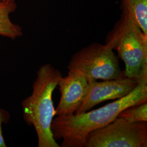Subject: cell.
<instances>
[{
    "label": "cell",
    "instance_id": "2",
    "mask_svg": "<svg viewBox=\"0 0 147 147\" xmlns=\"http://www.w3.org/2000/svg\"><path fill=\"white\" fill-rule=\"evenodd\" d=\"M62 77L61 72L51 64L42 65L37 71L32 93L22 101L23 117L37 133L38 147H59L53 138L51 123L56 116L53 92Z\"/></svg>",
    "mask_w": 147,
    "mask_h": 147
},
{
    "label": "cell",
    "instance_id": "9",
    "mask_svg": "<svg viewBox=\"0 0 147 147\" xmlns=\"http://www.w3.org/2000/svg\"><path fill=\"white\" fill-rule=\"evenodd\" d=\"M121 9L131 16L147 36V0H120Z\"/></svg>",
    "mask_w": 147,
    "mask_h": 147
},
{
    "label": "cell",
    "instance_id": "6",
    "mask_svg": "<svg viewBox=\"0 0 147 147\" xmlns=\"http://www.w3.org/2000/svg\"><path fill=\"white\" fill-rule=\"evenodd\" d=\"M90 80L76 70H69L68 75L60 79L58 86L61 98L55 110L56 116H71L76 113L87 94Z\"/></svg>",
    "mask_w": 147,
    "mask_h": 147
},
{
    "label": "cell",
    "instance_id": "4",
    "mask_svg": "<svg viewBox=\"0 0 147 147\" xmlns=\"http://www.w3.org/2000/svg\"><path fill=\"white\" fill-rule=\"evenodd\" d=\"M68 70H76L90 80H116L125 77L118 57L105 44H90L71 56Z\"/></svg>",
    "mask_w": 147,
    "mask_h": 147
},
{
    "label": "cell",
    "instance_id": "5",
    "mask_svg": "<svg viewBox=\"0 0 147 147\" xmlns=\"http://www.w3.org/2000/svg\"><path fill=\"white\" fill-rule=\"evenodd\" d=\"M147 121L131 123L117 117L89 132L84 147H147Z\"/></svg>",
    "mask_w": 147,
    "mask_h": 147
},
{
    "label": "cell",
    "instance_id": "12",
    "mask_svg": "<svg viewBox=\"0 0 147 147\" xmlns=\"http://www.w3.org/2000/svg\"><path fill=\"white\" fill-rule=\"evenodd\" d=\"M0 1H16V0H0Z\"/></svg>",
    "mask_w": 147,
    "mask_h": 147
},
{
    "label": "cell",
    "instance_id": "7",
    "mask_svg": "<svg viewBox=\"0 0 147 147\" xmlns=\"http://www.w3.org/2000/svg\"><path fill=\"white\" fill-rule=\"evenodd\" d=\"M137 84L136 79L126 77L104 80L102 82L90 80L87 94L75 114L88 111L95 106L106 100L119 99L125 97L131 92Z\"/></svg>",
    "mask_w": 147,
    "mask_h": 147
},
{
    "label": "cell",
    "instance_id": "11",
    "mask_svg": "<svg viewBox=\"0 0 147 147\" xmlns=\"http://www.w3.org/2000/svg\"><path fill=\"white\" fill-rule=\"evenodd\" d=\"M10 115L5 110L0 107V147H6L5 138L3 135L2 125L4 124H7L9 121Z\"/></svg>",
    "mask_w": 147,
    "mask_h": 147
},
{
    "label": "cell",
    "instance_id": "10",
    "mask_svg": "<svg viewBox=\"0 0 147 147\" xmlns=\"http://www.w3.org/2000/svg\"><path fill=\"white\" fill-rule=\"evenodd\" d=\"M118 117L131 123L147 121V102L126 108L121 112Z\"/></svg>",
    "mask_w": 147,
    "mask_h": 147
},
{
    "label": "cell",
    "instance_id": "1",
    "mask_svg": "<svg viewBox=\"0 0 147 147\" xmlns=\"http://www.w3.org/2000/svg\"><path fill=\"white\" fill-rule=\"evenodd\" d=\"M147 102V80L138 82L129 94L94 110L53 119L51 131L55 140L63 139L62 147H84L89 132L115 120L122 111Z\"/></svg>",
    "mask_w": 147,
    "mask_h": 147
},
{
    "label": "cell",
    "instance_id": "8",
    "mask_svg": "<svg viewBox=\"0 0 147 147\" xmlns=\"http://www.w3.org/2000/svg\"><path fill=\"white\" fill-rule=\"evenodd\" d=\"M16 8V1H0V36L12 40L23 36L21 27L13 23L10 18Z\"/></svg>",
    "mask_w": 147,
    "mask_h": 147
},
{
    "label": "cell",
    "instance_id": "3",
    "mask_svg": "<svg viewBox=\"0 0 147 147\" xmlns=\"http://www.w3.org/2000/svg\"><path fill=\"white\" fill-rule=\"evenodd\" d=\"M105 44L117 51L125 63V77L135 79L137 82L147 80V36L129 14L121 12Z\"/></svg>",
    "mask_w": 147,
    "mask_h": 147
}]
</instances>
